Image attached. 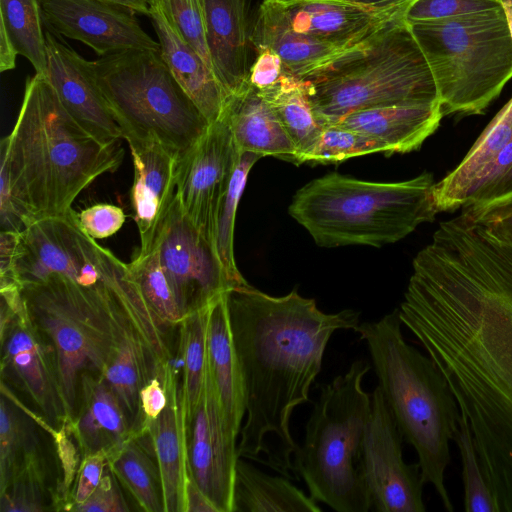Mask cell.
I'll return each mask as SVG.
<instances>
[{
	"instance_id": "cell-24",
	"label": "cell",
	"mask_w": 512,
	"mask_h": 512,
	"mask_svg": "<svg viewBox=\"0 0 512 512\" xmlns=\"http://www.w3.org/2000/svg\"><path fill=\"white\" fill-rule=\"evenodd\" d=\"M112 319L115 346L101 376L117 394L137 434L141 421L139 392L150 379L161 377L164 366L157 363L121 301L115 303Z\"/></svg>"
},
{
	"instance_id": "cell-37",
	"label": "cell",
	"mask_w": 512,
	"mask_h": 512,
	"mask_svg": "<svg viewBox=\"0 0 512 512\" xmlns=\"http://www.w3.org/2000/svg\"><path fill=\"white\" fill-rule=\"evenodd\" d=\"M128 265L145 301L160 323L163 326L179 325L185 315L161 266L156 247L146 254H136Z\"/></svg>"
},
{
	"instance_id": "cell-48",
	"label": "cell",
	"mask_w": 512,
	"mask_h": 512,
	"mask_svg": "<svg viewBox=\"0 0 512 512\" xmlns=\"http://www.w3.org/2000/svg\"><path fill=\"white\" fill-rule=\"evenodd\" d=\"M257 56L252 62L249 83L258 91L273 86L284 73L281 58L269 48L255 50Z\"/></svg>"
},
{
	"instance_id": "cell-15",
	"label": "cell",
	"mask_w": 512,
	"mask_h": 512,
	"mask_svg": "<svg viewBox=\"0 0 512 512\" xmlns=\"http://www.w3.org/2000/svg\"><path fill=\"white\" fill-rule=\"evenodd\" d=\"M237 459V439L226 427L207 363L204 387L188 426V462L193 479L218 512H233Z\"/></svg>"
},
{
	"instance_id": "cell-12",
	"label": "cell",
	"mask_w": 512,
	"mask_h": 512,
	"mask_svg": "<svg viewBox=\"0 0 512 512\" xmlns=\"http://www.w3.org/2000/svg\"><path fill=\"white\" fill-rule=\"evenodd\" d=\"M153 247L185 316L237 288L213 245L184 213L177 196Z\"/></svg>"
},
{
	"instance_id": "cell-44",
	"label": "cell",
	"mask_w": 512,
	"mask_h": 512,
	"mask_svg": "<svg viewBox=\"0 0 512 512\" xmlns=\"http://www.w3.org/2000/svg\"><path fill=\"white\" fill-rule=\"evenodd\" d=\"M82 230L93 239H104L114 235L123 226L126 215L119 206L99 203L77 212Z\"/></svg>"
},
{
	"instance_id": "cell-6",
	"label": "cell",
	"mask_w": 512,
	"mask_h": 512,
	"mask_svg": "<svg viewBox=\"0 0 512 512\" xmlns=\"http://www.w3.org/2000/svg\"><path fill=\"white\" fill-rule=\"evenodd\" d=\"M304 81L323 126L358 110L439 102L430 67L404 16Z\"/></svg>"
},
{
	"instance_id": "cell-23",
	"label": "cell",
	"mask_w": 512,
	"mask_h": 512,
	"mask_svg": "<svg viewBox=\"0 0 512 512\" xmlns=\"http://www.w3.org/2000/svg\"><path fill=\"white\" fill-rule=\"evenodd\" d=\"M77 405L67 423L82 456L99 450L109 455L136 435L120 399L101 375L82 374Z\"/></svg>"
},
{
	"instance_id": "cell-51",
	"label": "cell",
	"mask_w": 512,
	"mask_h": 512,
	"mask_svg": "<svg viewBox=\"0 0 512 512\" xmlns=\"http://www.w3.org/2000/svg\"><path fill=\"white\" fill-rule=\"evenodd\" d=\"M16 48L5 28L0 25V71L5 72L16 67Z\"/></svg>"
},
{
	"instance_id": "cell-39",
	"label": "cell",
	"mask_w": 512,
	"mask_h": 512,
	"mask_svg": "<svg viewBox=\"0 0 512 512\" xmlns=\"http://www.w3.org/2000/svg\"><path fill=\"white\" fill-rule=\"evenodd\" d=\"M45 473L38 451L29 455L14 473L1 496V512H36L44 506Z\"/></svg>"
},
{
	"instance_id": "cell-38",
	"label": "cell",
	"mask_w": 512,
	"mask_h": 512,
	"mask_svg": "<svg viewBox=\"0 0 512 512\" xmlns=\"http://www.w3.org/2000/svg\"><path fill=\"white\" fill-rule=\"evenodd\" d=\"M376 152L388 154L386 146L380 141L338 123H331L324 126L306 162L336 163Z\"/></svg>"
},
{
	"instance_id": "cell-3",
	"label": "cell",
	"mask_w": 512,
	"mask_h": 512,
	"mask_svg": "<svg viewBox=\"0 0 512 512\" xmlns=\"http://www.w3.org/2000/svg\"><path fill=\"white\" fill-rule=\"evenodd\" d=\"M1 231L66 214L77 196L121 165V140L104 142L65 109L45 76L28 77L17 120L0 144Z\"/></svg>"
},
{
	"instance_id": "cell-49",
	"label": "cell",
	"mask_w": 512,
	"mask_h": 512,
	"mask_svg": "<svg viewBox=\"0 0 512 512\" xmlns=\"http://www.w3.org/2000/svg\"><path fill=\"white\" fill-rule=\"evenodd\" d=\"M139 401L141 421L138 433L147 423L157 419L167 405L168 395L161 377H153L141 388Z\"/></svg>"
},
{
	"instance_id": "cell-45",
	"label": "cell",
	"mask_w": 512,
	"mask_h": 512,
	"mask_svg": "<svg viewBox=\"0 0 512 512\" xmlns=\"http://www.w3.org/2000/svg\"><path fill=\"white\" fill-rule=\"evenodd\" d=\"M108 462V452L99 450L82 456L75 478L74 490L71 493V504L68 511L83 503L100 484L104 469Z\"/></svg>"
},
{
	"instance_id": "cell-13",
	"label": "cell",
	"mask_w": 512,
	"mask_h": 512,
	"mask_svg": "<svg viewBox=\"0 0 512 512\" xmlns=\"http://www.w3.org/2000/svg\"><path fill=\"white\" fill-rule=\"evenodd\" d=\"M238 155L230 127L220 117L178 158L176 196L186 216L213 247L217 212Z\"/></svg>"
},
{
	"instance_id": "cell-47",
	"label": "cell",
	"mask_w": 512,
	"mask_h": 512,
	"mask_svg": "<svg viewBox=\"0 0 512 512\" xmlns=\"http://www.w3.org/2000/svg\"><path fill=\"white\" fill-rule=\"evenodd\" d=\"M111 473L104 474L100 484L93 493L81 504L75 505L71 511L77 512H127V506Z\"/></svg>"
},
{
	"instance_id": "cell-27",
	"label": "cell",
	"mask_w": 512,
	"mask_h": 512,
	"mask_svg": "<svg viewBox=\"0 0 512 512\" xmlns=\"http://www.w3.org/2000/svg\"><path fill=\"white\" fill-rule=\"evenodd\" d=\"M227 293L213 301L208 308L207 357L226 427L237 439L246 413V402L242 371L231 331Z\"/></svg>"
},
{
	"instance_id": "cell-54",
	"label": "cell",
	"mask_w": 512,
	"mask_h": 512,
	"mask_svg": "<svg viewBox=\"0 0 512 512\" xmlns=\"http://www.w3.org/2000/svg\"><path fill=\"white\" fill-rule=\"evenodd\" d=\"M512 36V0H500Z\"/></svg>"
},
{
	"instance_id": "cell-18",
	"label": "cell",
	"mask_w": 512,
	"mask_h": 512,
	"mask_svg": "<svg viewBox=\"0 0 512 512\" xmlns=\"http://www.w3.org/2000/svg\"><path fill=\"white\" fill-rule=\"evenodd\" d=\"M294 31L354 47L404 16L406 9H381L335 0H266Z\"/></svg>"
},
{
	"instance_id": "cell-35",
	"label": "cell",
	"mask_w": 512,
	"mask_h": 512,
	"mask_svg": "<svg viewBox=\"0 0 512 512\" xmlns=\"http://www.w3.org/2000/svg\"><path fill=\"white\" fill-rule=\"evenodd\" d=\"M40 0H0V25L18 55L25 57L42 76L47 72L46 38Z\"/></svg>"
},
{
	"instance_id": "cell-33",
	"label": "cell",
	"mask_w": 512,
	"mask_h": 512,
	"mask_svg": "<svg viewBox=\"0 0 512 512\" xmlns=\"http://www.w3.org/2000/svg\"><path fill=\"white\" fill-rule=\"evenodd\" d=\"M209 305L185 316L180 325V353L183 365L181 399L186 423L202 393L207 370V315Z\"/></svg>"
},
{
	"instance_id": "cell-5",
	"label": "cell",
	"mask_w": 512,
	"mask_h": 512,
	"mask_svg": "<svg viewBox=\"0 0 512 512\" xmlns=\"http://www.w3.org/2000/svg\"><path fill=\"white\" fill-rule=\"evenodd\" d=\"M434 178L425 172L400 182L365 181L338 173L300 188L289 214L323 247L395 243L437 212Z\"/></svg>"
},
{
	"instance_id": "cell-53",
	"label": "cell",
	"mask_w": 512,
	"mask_h": 512,
	"mask_svg": "<svg viewBox=\"0 0 512 512\" xmlns=\"http://www.w3.org/2000/svg\"><path fill=\"white\" fill-rule=\"evenodd\" d=\"M121 7L127 8L134 13L149 16V0H104Z\"/></svg>"
},
{
	"instance_id": "cell-31",
	"label": "cell",
	"mask_w": 512,
	"mask_h": 512,
	"mask_svg": "<svg viewBox=\"0 0 512 512\" xmlns=\"http://www.w3.org/2000/svg\"><path fill=\"white\" fill-rule=\"evenodd\" d=\"M271 105L298 153V164L306 162L324 128L316 115L308 81L284 71L271 87L259 91Z\"/></svg>"
},
{
	"instance_id": "cell-40",
	"label": "cell",
	"mask_w": 512,
	"mask_h": 512,
	"mask_svg": "<svg viewBox=\"0 0 512 512\" xmlns=\"http://www.w3.org/2000/svg\"><path fill=\"white\" fill-rule=\"evenodd\" d=\"M454 441L459 448L466 512H497L488 483L480 467L468 422L460 415Z\"/></svg>"
},
{
	"instance_id": "cell-14",
	"label": "cell",
	"mask_w": 512,
	"mask_h": 512,
	"mask_svg": "<svg viewBox=\"0 0 512 512\" xmlns=\"http://www.w3.org/2000/svg\"><path fill=\"white\" fill-rule=\"evenodd\" d=\"M2 379L25 392L51 425L66 421L56 351L28 309L1 329Z\"/></svg>"
},
{
	"instance_id": "cell-26",
	"label": "cell",
	"mask_w": 512,
	"mask_h": 512,
	"mask_svg": "<svg viewBox=\"0 0 512 512\" xmlns=\"http://www.w3.org/2000/svg\"><path fill=\"white\" fill-rule=\"evenodd\" d=\"M443 116L439 102L401 104L354 111L335 123L380 141L392 154L419 149Z\"/></svg>"
},
{
	"instance_id": "cell-32",
	"label": "cell",
	"mask_w": 512,
	"mask_h": 512,
	"mask_svg": "<svg viewBox=\"0 0 512 512\" xmlns=\"http://www.w3.org/2000/svg\"><path fill=\"white\" fill-rule=\"evenodd\" d=\"M107 467L146 512H164L163 486L154 457L136 436L108 455Z\"/></svg>"
},
{
	"instance_id": "cell-29",
	"label": "cell",
	"mask_w": 512,
	"mask_h": 512,
	"mask_svg": "<svg viewBox=\"0 0 512 512\" xmlns=\"http://www.w3.org/2000/svg\"><path fill=\"white\" fill-rule=\"evenodd\" d=\"M512 138V98L493 117L455 169L434 185L437 212L467 207L479 183Z\"/></svg>"
},
{
	"instance_id": "cell-1",
	"label": "cell",
	"mask_w": 512,
	"mask_h": 512,
	"mask_svg": "<svg viewBox=\"0 0 512 512\" xmlns=\"http://www.w3.org/2000/svg\"><path fill=\"white\" fill-rule=\"evenodd\" d=\"M398 310L468 422L497 512H512V243L462 214L441 222Z\"/></svg>"
},
{
	"instance_id": "cell-19",
	"label": "cell",
	"mask_w": 512,
	"mask_h": 512,
	"mask_svg": "<svg viewBox=\"0 0 512 512\" xmlns=\"http://www.w3.org/2000/svg\"><path fill=\"white\" fill-rule=\"evenodd\" d=\"M133 162V217L139 231L137 254L150 252L176 196L179 156L153 139L125 138Z\"/></svg>"
},
{
	"instance_id": "cell-25",
	"label": "cell",
	"mask_w": 512,
	"mask_h": 512,
	"mask_svg": "<svg viewBox=\"0 0 512 512\" xmlns=\"http://www.w3.org/2000/svg\"><path fill=\"white\" fill-rule=\"evenodd\" d=\"M223 117L239 152L273 156L298 164L296 147L265 98L248 83L225 101Z\"/></svg>"
},
{
	"instance_id": "cell-34",
	"label": "cell",
	"mask_w": 512,
	"mask_h": 512,
	"mask_svg": "<svg viewBox=\"0 0 512 512\" xmlns=\"http://www.w3.org/2000/svg\"><path fill=\"white\" fill-rule=\"evenodd\" d=\"M0 408V494L8 487L22 462L38 451L33 422L27 416L4 381L1 383Z\"/></svg>"
},
{
	"instance_id": "cell-28",
	"label": "cell",
	"mask_w": 512,
	"mask_h": 512,
	"mask_svg": "<svg viewBox=\"0 0 512 512\" xmlns=\"http://www.w3.org/2000/svg\"><path fill=\"white\" fill-rule=\"evenodd\" d=\"M251 41L255 50L269 48L274 51L281 58L284 71L301 80L359 45L345 47L298 33L274 12L266 0L252 16Z\"/></svg>"
},
{
	"instance_id": "cell-2",
	"label": "cell",
	"mask_w": 512,
	"mask_h": 512,
	"mask_svg": "<svg viewBox=\"0 0 512 512\" xmlns=\"http://www.w3.org/2000/svg\"><path fill=\"white\" fill-rule=\"evenodd\" d=\"M227 302L246 402L238 457L295 477L292 413L309 401L332 335L354 330L360 312L325 313L296 290L271 296L249 284L230 290Z\"/></svg>"
},
{
	"instance_id": "cell-16",
	"label": "cell",
	"mask_w": 512,
	"mask_h": 512,
	"mask_svg": "<svg viewBox=\"0 0 512 512\" xmlns=\"http://www.w3.org/2000/svg\"><path fill=\"white\" fill-rule=\"evenodd\" d=\"M50 30L89 46L100 57L134 49L160 51L131 10L104 0H40Z\"/></svg>"
},
{
	"instance_id": "cell-42",
	"label": "cell",
	"mask_w": 512,
	"mask_h": 512,
	"mask_svg": "<svg viewBox=\"0 0 512 512\" xmlns=\"http://www.w3.org/2000/svg\"><path fill=\"white\" fill-rule=\"evenodd\" d=\"M501 7L500 0H414L404 13L408 25L440 21Z\"/></svg>"
},
{
	"instance_id": "cell-41",
	"label": "cell",
	"mask_w": 512,
	"mask_h": 512,
	"mask_svg": "<svg viewBox=\"0 0 512 512\" xmlns=\"http://www.w3.org/2000/svg\"><path fill=\"white\" fill-rule=\"evenodd\" d=\"M162 2L184 39L213 72L206 38L205 0H162Z\"/></svg>"
},
{
	"instance_id": "cell-52",
	"label": "cell",
	"mask_w": 512,
	"mask_h": 512,
	"mask_svg": "<svg viewBox=\"0 0 512 512\" xmlns=\"http://www.w3.org/2000/svg\"><path fill=\"white\" fill-rule=\"evenodd\" d=\"M381 9H407L414 0H335Z\"/></svg>"
},
{
	"instance_id": "cell-11",
	"label": "cell",
	"mask_w": 512,
	"mask_h": 512,
	"mask_svg": "<svg viewBox=\"0 0 512 512\" xmlns=\"http://www.w3.org/2000/svg\"><path fill=\"white\" fill-rule=\"evenodd\" d=\"M403 435L377 386L358 453V469L370 501V511L424 512L419 464H406Z\"/></svg>"
},
{
	"instance_id": "cell-50",
	"label": "cell",
	"mask_w": 512,
	"mask_h": 512,
	"mask_svg": "<svg viewBox=\"0 0 512 512\" xmlns=\"http://www.w3.org/2000/svg\"><path fill=\"white\" fill-rule=\"evenodd\" d=\"M185 512H218L216 506L199 488L190 470L185 486Z\"/></svg>"
},
{
	"instance_id": "cell-43",
	"label": "cell",
	"mask_w": 512,
	"mask_h": 512,
	"mask_svg": "<svg viewBox=\"0 0 512 512\" xmlns=\"http://www.w3.org/2000/svg\"><path fill=\"white\" fill-rule=\"evenodd\" d=\"M512 198V138L479 183L469 206H486Z\"/></svg>"
},
{
	"instance_id": "cell-36",
	"label": "cell",
	"mask_w": 512,
	"mask_h": 512,
	"mask_svg": "<svg viewBox=\"0 0 512 512\" xmlns=\"http://www.w3.org/2000/svg\"><path fill=\"white\" fill-rule=\"evenodd\" d=\"M260 158V155L252 152H239L230 183L220 202L216 217L214 248L228 278L235 287L248 285L239 272L234 257L233 239L236 211L248 174Z\"/></svg>"
},
{
	"instance_id": "cell-7",
	"label": "cell",
	"mask_w": 512,
	"mask_h": 512,
	"mask_svg": "<svg viewBox=\"0 0 512 512\" xmlns=\"http://www.w3.org/2000/svg\"><path fill=\"white\" fill-rule=\"evenodd\" d=\"M135 285L131 271L94 287H84L58 273L21 285L32 321L56 351L65 422L76 415L82 374L103 375L106 371L116 340L113 307Z\"/></svg>"
},
{
	"instance_id": "cell-46",
	"label": "cell",
	"mask_w": 512,
	"mask_h": 512,
	"mask_svg": "<svg viewBox=\"0 0 512 512\" xmlns=\"http://www.w3.org/2000/svg\"><path fill=\"white\" fill-rule=\"evenodd\" d=\"M462 212L512 243V198L486 206H469Z\"/></svg>"
},
{
	"instance_id": "cell-4",
	"label": "cell",
	"mask_w": 512,
	"mask_h": 512,
	"mask_svg": "<svg viewBox=\"0 0 512 512\" xmlns=\"http://www.w3.org/2000/svg\"><path fill=\"white\" fill-rule=\"evenodd\" d=\"M399 310L354 329L365 341L385 401L403 435L416 451L424 484L437 492L444 508L453 505L444 483L450 442L460 413L449 386L428 356L408 344Z\"/></svg>"
},
{
	"instance_id": "cell-9",
	"label": "cell",
	"mask_w": 512,
	"mask_h": 512,
	"mask_svg": "<svg viewBox=\"0 0 512 512\" xmlns=\"http://www.w3.org/2000/svg\"><path fill=\"white\" fill-rule=\"evenodd\" d=\"M448 114H481L512 78V36L502 6L409 25Z\"/></svg>"
},
{
	"instance_id": "cell-30",
	"label": "cell",
	"mask_w": 512,
	"mask_h": 512,
	"mask_svg": "<svg viewBox=\"0 0 512 512\" xmlns=\"http://www.w3.org/2000/svg\"><path fill=\"white\" fill-rule=\"evenodd\" d=\"M289 479L269 475L238 457L233 512H320L317 502Z\"/></svg>"
},
{
	"instance_id": "cell-8",
	"label": "cell",
	"mask_w": 512,
	"mask_h": 512,
	"mask_svg": "<svg viewBox=\"0 0 512 512\" xmlns=\"http://www.w3.org/2000/svg\"><path fill=\"white\" fill-rule=\"evenodd\" d=\"M370 364L355 360L320 395L293 460L310 497L337 512H369L370 501L358 469V453L371 411V394L362 386Z\"/></svg>"
},
{
	"instance_id": "cell-20",
	"label": "cell",
	"mask_w": 512,
	"mask_h": 512,
	"mask_svg": "<svg viewBox=\"0 0 512 512\" xmlns=\"http://www.w3.org/2000/svg\"><path fill=\"white\" fill-rule=\"evenodd\" d=\"M161 379L168 402L157 419L135 435L154 457L162 479L164 512H185V486L189 473L188 426L181 391L170 362Z\"/></svg>"
},
{
	"instance_id": "cell-22",
	"label": "cell",
	"mask_w": 512,
	"mask_h": 512,
	"mask_svg": "<svg viewBox=\"0 0 512 512\" xmlns=\"http://www.w3.org/2000/svg\"><path fill=\"white\" fill-rule=\"evenodd\" d=\"M148 17L171 73L208 122L217 121L226 98L213 72L184 39L162 0H149Z\"/></svg>"
},
{
	"instance_id": "cell-17",
	"label": "cell",
	"mask_w": 512,
	"mask_h": 512,
	"mask_svg": "<svg viewBox=\"0 0 512 512\" xmlns=\"http://www.w3.org/2000/svg\"><path fill=\"white\" fill-rule=\"evenodd\" d=\"M45 77L69 114L101 141L124 139L96 82L91 61L84 59L52 30L45 32Z\"/></svg>"
},
{
	"instance_id": "cell-10",
	"label": "cell",
	"mask_w": 512,
	"mask_h": 512,
	"mask_svg": "<svg viewBox=\"0 0 512 512\" xmlns=\"http://www.w3.org/2000/svg\"><path fill=\"white\" fill-rule=\"evenodd\" d=\"M91 66L124 140L153 139L180 157L207 131L210 123L160 51L126 50L99 57Z\"/></svg>"
},
{
	"instance_id": "cell-21",
	"label": "cell",
	"mask_w": 512,
	"mask_h": 512,
	"mask_svg": "<svg viewBox=\"0 0 512 512\" xmlns=\"http://www.w3.org/2000/svg\"><path fill=\"white\" fill-rule=\"evenodd\" d=\"M205 15L212 70L227 99L249 83L253 47L249 1L205 0Z\"/></svg>"
}]
</instances>
